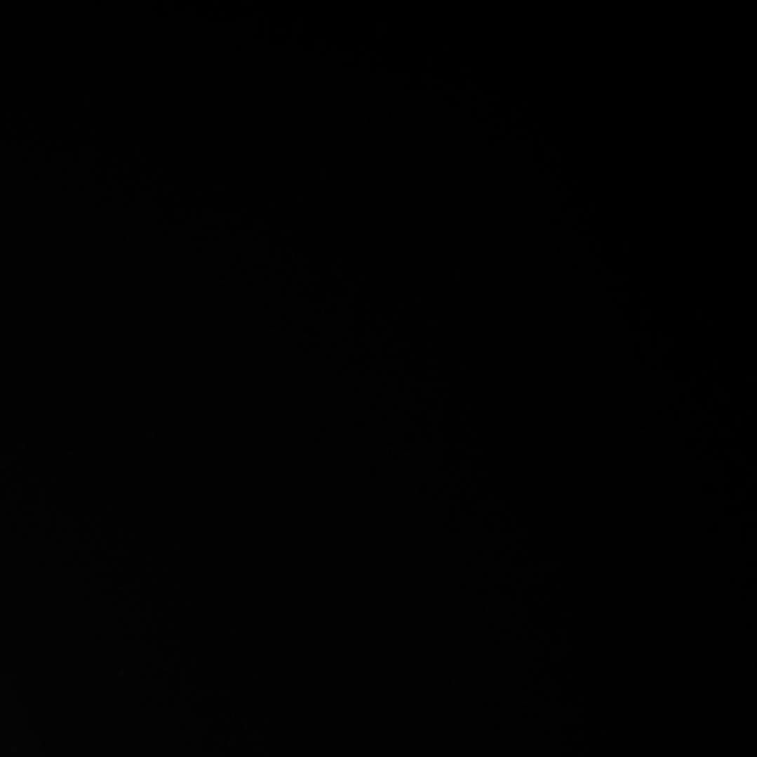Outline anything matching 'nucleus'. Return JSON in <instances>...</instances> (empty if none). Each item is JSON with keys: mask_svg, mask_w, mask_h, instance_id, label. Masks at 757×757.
Segmentation results:
<instances>
[]
</instances>
